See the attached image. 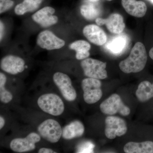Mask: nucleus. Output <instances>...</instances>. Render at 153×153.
Returning a JSON list of instances; mask_svg holds the SVG:
<instances>
[{"label":"nucleus","mask_w":153,"mask_h":153,"mask_svg":"<svg viewBox=\"0 0 153 153\" xmlns=\"http://www.w3.org/2000/svg\"><path fill=\"white\" fill-rule=\"evenodd\" d=\"M147 58L144 45L141 42H137L132 49L128 57L120 63V68L127 74L140 72L145 68Z\"/></svg>","instance_id":"1"},{"label":"nucleus","mask_w":153,"mask_h":153,"mask_svg":"<svg viewBox=\"0 0 153 153\" xmlns=\"http://www.w3.org/2000/svg\"><path fill=\"white\" fill-rule=\"evenodd\" d=\"M37 103L44 112L54 116H58L64 112V103L59 96L54 93H47L38 98Z\"/></svg>","instance_id":"2"},{"label":"nucleus","mask_w":153,"mask_h":153,"mask_svg":"<svg viewBox=\"0 0 153 153\" xmlns=\"http://www.w3.org/2000/svg\"><path fill=\"white\" fill-rule=\"evenodd\" d=\"M36 44L41 49L47 51L58 50L66 45V41L57 36L51 30L45 29L38 33Z\"/></svg>","instance_id":"3"},{"label":"nucleus","mask_w":153,"mask_h":153,"mask_svg":"<svg viewBox=\"0 0 153 153\" xmlns=\"http://www.w3.org/2000/svg\"><path fill=\"white\" fill-rule=\"evenodd\" d=\"M102 83L99 79L95 78H85L81 82L84 101L89 104H94L98 102L102 95Z\"/></svg>","instance_id":"4"},{"label":"nucleus","mask_w":153,"mask_h":153,"mask_svg":"<svg viewBox=\"0 0 153 153\" xmlns=\"http://www.w3.org/2000/svg\"><path fill=\"white\" fill-rule=\"evenodd\" d=\"M38 131L40 136L52 143L59 141L63 132V129L59 123L52 119L46 120L40 124Z\"/></svg>","instance_id":"5"},{"label":"nucleus","mask_w":153,"mask_h":153,"mask_svg":"<svg viewBox=\"0 0 153 153\" xmlns=\"http://www.w3.org/2000/svg\"><path fill=\"white\" fill-rule=\"evenodd\" d=\"M100 109L104 114L113 115L119 113L123 116L130 114V109L124 104L118 94H114L100 105Z\"/></svg>","instance_id":"6"},{"label":"nucleus","mask_w":153,"mask_h":153,"mask_svg":"<svg viewBox=\"0 0 153 153\" xmlns=\"http://www.w3.org/2000/svg\"><path fill=\"white\" fill-rule=\"evenodd\" d=\"M80 65L84 74L88 77L100 79H105L107 77L105 62L93 58H87L81 61Z\"/></svg>","instance_id":"7"},{"label":"nucleus","mask_w":153,"mask_h":153,"mask_svg":"<svg viewBox=\"0 0 153 153\" xmlns=\"http://www.w3.org/2000/svg\"><path fill=\"white\" fill-rule=\"evenodd\" d=\"M56 10L50 6L39 9L33 14L31 19L41 27L47 29L57 25L59 18L55 15Z\"/></svg>","instance_id":"8"},{"label":"nucleus","mask_w":153,"mask_h":153,"mask_svg":"<svg viewBox=\"0 0 153 153\" xmlns=\"http://www.w3.org/2000/svg\"><path fill=\"white\" fill-rule=\"evenodd\" d=\"M53 80L66 100L71 102L76 99V90L72 85L71 78L67 74L57 71L53 74Z\"/></svg>","instance_id":"9"},{"label":"nucleus","mask_w":153,"mask_h":153,"mask_svg":"<svg viewBox=\"0 0 153 153\" xmlns=\"http://www.w3.org/2000/svg\"><path fill=\"white\" fill-rule=\"evenodd\" d=\"M105 136L109 139L124 135L127 131V126L123 119L118 117L109 116L105 120Z\"/></svg>","instance_id":"10"},{"label":"nucleus","mask_w":153,"mask_h":153,"mask_svg":"<svg viewBox=\"0 0 153 153\" xmlns=\"http://www.w3.org/2000/svg\"><path fill=\"white\" fill-rule=\"evenodd\" d=\"M40 135L35 132L30 133L25 138H15L11 141L10 148L17 153H24L34 150L36 144L41 140Z\"/></svg>","instance_id":"11"},{"label":"nucleus","mask_w":153,"mask_h":153,"mask_svg":"<svg viewBox=\"0 0 153 153\" xmlns=\"http://www.w3.org/2000/svg\"><path fill=\"white\" fill-rule=\"evenodd\" d=\"M0 67L6 73L16 75L24 71L26 67V62L20 56L8 55L4 56L1 59Z\"/></svg>","instance_id":"12"},{"label":"nucleus","mask_w":153,"mask_h":153,"mask_svg":"<svg viewBox=\"0 0 153 153\" xmlns=\"http://www.w3.org/2000/svg\"><path fill=\"white\" fill-rule=\"evenodd\" d=\"M130 39L125 33L116 34L106 42L105 49L114 55H120L128 48Z\"/></svg>","instance_id":"13"},{"label":"nucleus","mask_w":153,"mask_h":153,"mask_svg":"<svg viewBox=\"0 0 153 153\" xmlns=\"http://www.w3.org/2000/svg\"><path fill=\"white\" fill-rule=\"evenodd\" d=\"M95 22L100 26L105 25L109 32L114 34H120L125 27L123 17L117 13L111 14L106 19L97 18L96 19Z\"/></svg>","instance_id":"14"},{"label":"nucleus","mask_w":153,"mask_h":153,"mask_svg":"<svg viewBox=\"0 0 153 153\" xmlns=\"http://www.w3.org/2000/svg\"><path fill=\"white\" fill-rule=\"evenodd\" d=\"M82 33L89 42L97 46H102L107 42L106 34L97 25H86L83 28Z\"/></svg>","instance_id":"15"},{"label":"nucleus","mask_w":153,"mask_h":153,"mask_svg":"<svg viewBox=\"0 0 153 153\" xmlns=\"http://www.w3.org/2000/svg\"><path fill=\"white\" fill-rule=\"evenodd\" d=\"M122 5L126 12L131 16L141 18L146 13L147 7L145 2L136 0H122Z\"/></svg>","instance_id":"16"},{"label":"nucleus","mask_w":153,"mask_h":153,"mask_svg":"<svg viewBox=\"0 0 153 153\" xmlns=\"http://www.w3.org/2000/svg\"><path fill=\"white\" fill-rule=\"evenodd\" d=\"M85 128L83 124L79 120L71 122L63 129L62 137L65 140H70L82 136Z\"/></svg>","instance_id":"17"},{"label":"nucleus","mask_w":153,"mask_h":153,"mask_svg":"<svg viewBox=\"0 0 153 153\" xmlns=\"http://www.w3.org/2000/svg\"><path fill=\"white\" fill-rule=\"evenodd\" d=\"M44 0H23L17 4L14 9V13L18 16H22L38 10Z\"/></svg>","instance_id":"18"},{"label":"nucleus","mask_w":153,"mask_h":153,"mask_svg":"<svg viewBox=\"0 0 153 153\" xmlns=\"http://www.w3.org/2000/svg\"><path fill=\"white\" fill-rule=\"evenodd\" d=\"M69 48L75 51V57L77 60H83L90 56L89 51L91 46L87 41L79 40L73 41L69 44Z\"/></svg>","instance_id":"19"},{"label":"nucleus","mask_w":153,"mask_h":153,"mask_svg":"<svg viewBox=\"0 0 153 153\" xmlns=\"http://www.w3.org/2000/svg\"><path fill=\"white\" fill-rule=\"evenodd\" d=\"M124 151L126 153H153V142L146 141L139 143L130 142L124 146Z\"/></svg>","instance_id":"20"},{"label":"nucleus","mask_w":153,"mask_h":153,"mask_svg":"<svg viewBox=\"0 0 153 153\" xmlns=\"http://www.w3.org/2000/svg\"><path fill=\"white\" fill-rule=\"evenodd\" d=\"M136 95L138 100L145 102L153 97V83L148 81H144L138 85L136 92Z\"/></svg>","instance_id":"21"},{"label":"nucleus","mask_w":153,"mask_h":153,"mask_svg":"<svg viewBox=\"0 0 153 153\" xmlns=\"http://www.w3.org/2000/svg\"><path fill=\"white\" fill-rule=\"evenodd\" d=\"M84 4L80 7V12L85 19L89 20L97 19L101 13L99 8L94 5V3Z\"/></svg>","instance_id":"22"},{"label":"nucleus","mask_w":153,"mask_h":153,"mask_svg":"<svg viewBox=\"0 0 153 153\" xmlns=\"http://www.w3.org/2000/svg\"><path fill=\"white\" fill-rule=\"evenodd\" d=\"M7 80L5 74L3 72H0V100L5 104L12 101L13 97L12 94L5 87Z\"/></svg>","instance_id":"23"},{"label":"nucleus","mask_w":153,"mask_h":153,"mask_svg":"<svg viewBox=\"0 0 153 153\" xmlns=\"http://www.w3.org/2000/svg\"><path fill=\"white\" fill-rule=\"evenodd\" d=\"M13 0H0V14L6 13L13 8L14 5Z\"/></svg>","instance_id":"24"},{"label":"nucleus","mask_w":153,"mask_h":153,"mask_svg":"<svg viewBox=\"0 0 153 153\" xmlns=\"http://www.w3.org/2000/svg\"><path fill=\"white\" fill-rule=\"evenodd\" d=\"M94 147V146L91 143H86L82 145L81 148H79L78 152H93Z\"/></svg>","instance_id":"25"},{"label":"nucleus","mask_w":153,"mask_h":153,"mask_svg":"<svg viewBox=\"0 0 153 153\" xmlns=\"http://www.w3.org/2000/svg\"><path fill=\"white\" fill-rule=\"evenodd\" d=\"M5 25L4 24V22L1 20L0 22V41L1 43L4 39L5 35Z\"/></svg>","instance_id":"26"},{"label":"nucleus","mask_w":153,"mask_h":153,"mask_svg":"<svg viewBox=\"0 0 153 153\" xmlns=\"http://www.w3.org/2000/svg\"><path fill=\"white\" fill-rule=\"evenodd\" d=\"M39 153H56L53 150L48 148H42L40 149L38 151Z\"/></svg>","instance_id":"27"},{"label":"nucleus","mask_w":153,"mask_h":153,"mask_svg":"<svg viewBox=\"0 0 153 153\" xmlns=\"http://www.w3.org/2000/svg\"><path fill=\"white\" fill-rule=\"evenodd\" d=\"M5 123V120L4 118L1 116L0 117V129H1L4 127Z\"/></svg>","instance_id":"28"},{"label":"nucleus","mask_w":153,"mask_h":153,"mask_svg":"<svg viewBox=\"0 0 153 153\" xmlns=\"http://www.w3.org/2000/svg\"><path fill=\"white\" fill-rule=\"evenodd\" d=\"M149 55V56L150 57L151 59L153 60V47L150 50Z\"/></svg>","instance_id":"29"},{"label":"nucleus","mask_w":153,"mask_h":153,"mask_svg":"<svg viewBox=\"0 0 153 153\" xmlns=\"http://www.w3.org/2000/svg\"><path fill=\"white\" fill-rule=\"evenodd\" d=\"M89 1L91 2H97L98 1L100 0H88ZM107 1H111L112 0H106Z\"/></svg>","instance_id":"30"},{"label":"nucleus","mask_w":153,"mask_h":153,"mask_svg":"<svg viewBox=\"0 0 153 153\" xmlns=\"http://www.w3.org/2000/svg\"><path fill=\"white\" fill-rule=\"evenodd\" d=\"M149 1H150L151 3H152L153 4V0H149Z\"/></svg>","instance_id":"31"}]
</instances>
